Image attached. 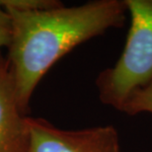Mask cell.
I'll return each instance as SVG.
<instances>
[{
	"label": "cell",
	"mask_w": 152,
	"mask_h": 152,
	"mask_svg": "<svg viewBox=\"0 0 152 152\" xmlns=\"http://www.w3.org/2000/svg\"><path fill=\"white\" fill-rule=\"evenodd\" d=\"M121 111L129 115L142 112L152 114V80L144 87L133 92L123 105Z\"/></svg>",
	"instance_id": "cell-5"
},
{
	"label": "cell",
	"mask_w": 152,
	"mask_h": 152,
	"mask_svg": "<svg viewBox=\"0 0 152 152\" xmlns=\"http://www.w3.org/2000/svg\"><path fill=\"white\" fill-rule=\"evenodd\" d=\"M0 6L21 10H44L59 7L62 4L54 0H0Z\"/></svg>",
	"instance_id": "cell-6"
},
{
	"label": "cell",
	"mask_w": 152,
	"mask_h": 152,
	"mask_svg": "<svg viewBox=\"0 0 152 152\" xmlns=\"http://www.w3.org/2000/svg\"><path fill=\"white\" fill-rule=\"evenodd\" d=\"M28 120L18 103L8 60L0 53V152H30Z\"/></svg>",
	"instance_id": "cell-4"
},
{
	"label": "cell",
	"mask_w": 152,
	"mask_h": 152,
	"mask_svg": "<svg viewBox=\"0 0 152 152\" xmlns=\"http://www.w3.org/2000/svg\"><path fill=\"white\" fill-rule=\"evenodd\" d=\"M130 28L114 67L96 80L102 103L121 111L127 98L152 80V0H126Z\"/></svg>",
	"instance_id": "cell-2"
},
{
	"label": "cell",
	"mask_w": 152,
	"mask_h": 152,
	"mask_svg": "<svg viewBox=\"0 0 152 152\" xmlns=\"http://www.w3.org/2000/svg\"><path fill=\"white\" fill-rule=\"evenodd\" d=\"M30 152H121L114 126L65 130L44 118L28 120Z\"/></svg>",
	"instance_id": "cell-3"
},
{
	"label": "cell",
	"mask_w": 152,
	"mask_h": 152,
	"mask_svg": "<svg viewBox=\"0 0 152 152\" xmlns=\"http://www.w3.org/2000/svg\"><path fill=\"white\" fill-rule=\"evenodd\" d=\"M12 41V23L8 12L0 6V50L9 48Z\"/></svg>",
	"instance_id": "cell-7"
},
{
	"label": "cell",
	"mask_w": 152,
	"mask_h": 152,
	"mask_svg": "<svg viewBox=\"0 0 152 152\" xmlns=\"http://www.w3.org/2000/svg\"><path fill=\"white\" fill-rule=\"evenodd\" d=\"M2 8L11 18L7 60L18 103L26 114L36 87L51 66L82 42L111 28L123 27L127 11L126 2L121 0L44 10Z\"/></svg>",
	"instance_id": "cell-1"
}]
</instances>
